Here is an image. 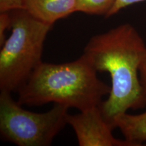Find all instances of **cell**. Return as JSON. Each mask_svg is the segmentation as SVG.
Here are the masks:
<instances>
[{
  "label": "cell",
  "instance_id": "277c9868",
  "mask_svg": "<svg viewBox=\"0 0 146 146\" xmlns=\"http://www.w3.org/2000/svg\"><path fill=\"white\" fill-rule=\"evenodd\" d=\"M66 106L54 104L44 113L27 110L14 101L11 93L0 94V134L6 141L18 146H49L68 124Z\"/></svg>",
  "mask_w": 146,
  "mask_h": 146
},
{
  "label": "cell",
  "instance_id": "3957f363",
  "mask_svg": "<svg viewBox=\"0 0 146 146\" xmlns=\"http://www.w3.org/2000/svg\"><path fill=\"white\" fill-rule=\"evenodd\" d=\"M11 35L0 51V91L12 93L27 83L41 60L45 40L52 25L25 9L9 12Z\"/></svg>",
  "mask_w": 146,
  "mask_h": 146
},
{
  "label": "cell",
  "instance_id": "6da1fadb",
  "mask_svg": "<svg viewBox=\"0 0 146 146\" xmlns=\"http://www.w3.org/2000/svg\"><path fill=\"white\" fill-rule=\"evenodd\" d=\"M145 54L144 40L127 23L92 36L84 48L83 55L93 68L97 72H108L111 76L110 93L99 108L113 129L119 115L146 106L139 74Z\"/></svg>",
  "mask_w": 146,
  "mask_h": 146
},
{
  "label": "cell",
  "instance_id": "7c38bea8",
  "mask_svg": "<svg viewBox=\"0 0 146 146\" xmlns=\"http://www.w3.org/2000/svg\"><path fill=\"white\" fill-rule=\"evenodd\" d=\"M140 83L143 89V92L146 99V54L142 60L139 70Z\"/></svg>",
  "mask_w": 146,
  "mask_h": 146
},
{
  "label": "cell",
  "instance_id": "ba28073f",
  "mask_svg": "<svg viewBox=\"0 0 146 146\" xmlns=\"http://www.w3.org/2000/svg\"><path fill=\"white\" fill-rule=\"evenodd\" d=\"M116 0H76V12L91 15H104L109 13Z\"/></svg>",
  "mask_w": 146,
  "mask_h": 146
},
{
  "label": "cell",
  "instance_id": "8992f818",
  "mask_svg": "<svg viewBox=\"0 0 146 146\" xmlns=\"http://www.w3.org/2000/svg\"><path fill=\"white\" fill-rule=\"evenodd\" d=\"M76 0H26L23 9L39 21L53 25L76 12Z\"/></svg>",
  "mask_w": 146,
  "mask_h": 146
},
{
  "label": "cell",
  "instance_id": "30bf717a",
  "mask_svg": "<svg viewBox=\"0 0 146 146\" xmlns=\"http://www.w3.org/2000/svg\"><path fill=\"white\" fill-rule=\"evenodd\" d=\"M26 0H0V12L23 9Z\"/></svg>",
  "mask_w": 146,
  "mask_h": 146
},
{
  "label": "cell",
  "instance_id": "52a82bcc",
  "mask_svg": "<svg viewBox=\"0 0 146 146\" xmlns=\"http://www.w3.org/2000/svg\"><path fill=\"white\" fill-rule=\"evenodd\" d=\"M114 126L132 146L143 145L146 141V112L139 114L123 113L114 120Z\"/></svg>",
  "mask_w": 146,
  "mask_h": 146
},
{
  "label": "cell",
  "instance_id": "5b68a950",
  "mask_svg": "<svg viewBox=\"0 0 146 146\" xmlns=\"http://www.w3.org/2000/svg\"><path fill=\"white\" fill-rule=\"evenodd\" d=\"M68 124L75 132L80 146H132L113 135L114 129L107 123L99 106L68 114Z\"/></svg>",
  "mask_w": 146,
  "mask_h": 146
},
{
  "label": "cell",
  "instance_id": "9c48e42d",
  "mask_svg": "<svg viewBox=\"0 0 146 146\" xmlns=\"http://www.w3.org/2000/svg\"><path fill=\"white\" fill-rule=\"evenodd\" d=\"M11 27V17L9 12H0V46L5 41V32Z\"/></svg>",
  "mask_w": 146,
  "mask_h": 146
},
{
  "label": "cell",
  "instance_id": "8fae6325",
  "mask_svg": "<svg viewBox=\"0 0 146 146\" xmlns=\"http://www.w3.org/2000/svg\"><path fill=\"white\" fill-rule=\"evenodd\" d=\"M145 1L146 0H116L114 5L109 12V13L106 16V18H108L114 14H117L120 10L126 8V7Z\"/></svg>",
  "mask_w": 146,
  "mask_h": 146
},
{
  "label": "cell",
  "instance_id": "7a4b0ae2",
  "mask_svg": "<svg viewBox=\"0 0 146 146\" xmlns=\"http://www.w3.org/2000/svg\"><path fill=\"white\" fill-rule=\"evenodd\" d=\"M97 72L83 55L69 62H42L18 91L17 102L30 106L54 102L80 111L98 106L111 87Z\"/></svg>",
  "mask_w": 146,
  "mask_h": 146
}]
</instances>
